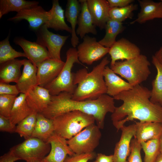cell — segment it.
<instances>
[{"instance_id": "1", "label": "cell", "mask_w": 162, "mask_h": 162, "mask_svg": "<svg viewBox=\"0 0 162 162\" xmlns=\"http://www.w3.org/2000/svg\"><path fill=\"white\" fill-rule=\"evenodd\" d=\"M151 91L140 84L123 92L113 97L123 104L116 107L111 115L112 123L117 131L129 121L162 123V106L150 100Z\"/></svg>"}, {"instance_id": "2", "label": "cell", "mask_w": 162, "mask_h": 162, "mask_svg": "<svg viewBox=\"0 0 162 162\" xmlns=\"http://www.w3.org/2000/svg\"><path fill=\"white\" fill-rule=\"evenodd\" d=\"M72 95L69 93L62 92L52 96L47 107L41 113L47 118L53 119L66 112L80 111L93 116L96 125L102 129L106 114L108 112L112 113L116 108L113 98L107 94L95 100L84 101L73 100Z\"/></svg>"}, {"instance_id": "3", "label": "cell", "mask_w": 162, "mask_h": 162, "mask_svg": "<svg viewBox=\"0 0 162 162\" xmlns=\"http://www.w3.org/2000/svg\"><path fill=\"white\" fill-rule=\"evenodd\" d=\"M110 63L108 57H106L90 72L85 68L73 73L74 83L76 86L72 99L78 101L92 100L106 94L103 72Z\"/></svg>"}, {"instance_id": "4", "label": "cell", "mask_w": 162, "mask_h": 162, "mask_svg": "<svg viewBox=\"0 0 162 162\" xmlns=\"http://www.w3.org/2000/svg\"><path fill=\"white\" fill-rule=\"evenodd\" d=\"M150 65L147 56L140 54L131 59L117 61L110 68L134 87L148 79L151 74Z\"/></svg>"}, {"instance_id": "5", "label": "cell", "mask_w": 162, "mask_h": 162, "mask_svg": "<svg viewBox=\"0 0 162 162\" xmlns=\"http://www.w3.org/2000/svg\"><path fill=\"white\" fill-rule=\"evenodd\" d=\"M53 120L54 132L68 140L95 122L92 116L78 111L64 113Z\"/></svg>"}, {"instance_id": "6", "label": "cell", "mask_w": 162, "mask_h": 162, "mask_svg": "<svg viewBox=\"0 0 162 162\" xmlns=\"http://www.w3.org/2000/svg\"><path fill=\"white\" fill-rule=\"evenodd\" d=\"M66 59L64 66L57 76L45 86L52 96L56 95L62 92L72 94L76 86L74 82L73 73L72 69L75 63L82 65L79 60L77 49L70 48L66 52Z\"/></svg>"}, {"instance_id": "7", "label": "cell", "mask_w": 162, "mask_h": 162, "mask_svg": "<svg viewBox=\"0 0 162 162\" xmlns=\"http://www.w3.org/2000/svg\"><path fill=\"white\" fill-rule=\"evenodd\" d=\"M50 144L37 138L31 137L10 149L20 160L26 162H41L50 152Z\"/></svg>"}, {"instance_id": "8", "label": "cell", "mask_w": 162, "mask_h": 162, "mask_svg": "<svg viewBox=\"0 0 162 162\" xmlns=\"http://www.w3.org/2000/svg\"><path fill=\"white\" fill-rule=\"evenodd\" d=\"M100 129L94 123L90 124L67 140L68 144L75 154L93 152L98 145L101 137Z\"/></svg>"}, {"instance_id": "9", "label": "cell", "mask_w": 162, "mask_h": 162, "mask_svg": "<svg viewBox=\"0 0 162 162\" xmlns=\"http://www.w3.org/2000/svg\"><path fill=\"white\" fill-rule=\"evenodd\" d=\"M109 50L97 42L95 38L88 36L83 38L77 49L80 61L88 65L103 58L109 53Z\"/></svg>"}, {"instance_id": "10", "label": "cell", "mask_w": 162, "mask_h": 162, "mask_svg": "<svg viewBox=\"0 0 162 162\" xmlns=\"http://www.w3.org/2000/svg\"><path fill=\"white\" fill-rule=\"evenodd\" d=\"M39 29L36 42L47 48L51 58L62 60L60 57L61 50L69 36L54 33L48 30L45 25Z\"/></svg>"}, {"instance_id": "11", "label": "cell", "mask_w": 162, "mask_h": 162, "mask_svg": "<svg viewBox=\"0 0 162 162\" xmlns=\"http://www.w3.org/2000/svg\"><path fill=\"white\" fill-rule=\"evenodd\" d=\"M108 53L111 58L110 66L118 60H129L141 54L140 49L137 45L123 38L116 41L110 48Z\"/></svg>"}, {"instance_id": "12", "label": "cell", "mask_w": 162, "mask_h": 162, "mask_svg": "<svg viewBox=\"0 0 162 162\" xmlns=\"http://www.w3.org/2000/svg\"><path fill=\"white\" fill-rule=\"evenodd\" d=\"M47 142L50 145V150L41 162H64L67 156L75 154L69 146L67 140L55 132Z\"/></svg>"}, {"instance_id": "13", "label": "cell", "mask_w": 162, "mask_h": 162, "mask_svg": "<svg viewBox=\"0 0 162 162\" xmlns=\"http://www.w3.org/2000/svg\"><path fill=\"white\" fill-rule=\"evenodd\" d=\"M48 18V11L38 5L21 10L8 20L17 21L25 20L28 22L31 28L37 30L46 24Z\"/></svg>"}, {"instance_id": "14", "label": "cell", "mask_w": 162, "mask_h": 162, "mask_svg": "<svg viewBox=\"0 0 162 162\" xmlns=\"http://www.w3.org/2000/svg\"><path fill=\"white\" fill-rule=\"evenodd\" d=\"M120 130L121 137L116 144L113 154V162H128L127 158L130 152L131 142L136 133V124L124 125Z\"/></svg>"}, {"instance_id": "15", "label": "cell", "mask_w": 162, "mask_h": 162, "mask_svg": "<svg viewBox=\"0 0 162 162\" xmlns=\"http://www.w3.org/2000/svg\"><path fill=\"white\" fill-rule=\"evenodd\" d=\"M65 62L49 58L45 60L37 67V85L44 87L58 75Z\"/></svg>"}, {"instance_id": "16", "label": "cell", "mask_w": 162, "mask_h": 162, "mask_svg": "<svg viewBox=\"0 0 162 162\" xmlns=\"http://www.w3.org/2000/svg\"><path fill=\"white\" fill-rule=\"evenodd\" d=\"M14 42L21 47L28 60L37 67L44 61L51 58L46 48L37 42L17 38Z\"/></svg>"}, {"instance_id": "17", "label": "cell", "mask_w": 162, "mask_h": 162, "mask_svg": "<svg viewBox=\"0 0 162 162\" xmlns=\"http://www.w3.org/2000/svg\"><path fill=\"white\" fill-rule=\"evenodd\" d=\"M26 99L30 107L34 112L41 113L46 108L52 95L48 90L39 86L30 89L26 94Z\"/></svg>"}, {"instance_id": "18", "label": "cell", "mask_w": 162, "mask_h": 162, "mask_svg": "<svg viewBox=\"0 0 162 162\" xmlns=\"http://www.w3.org/2000/svg\"><path fill=\"white\" fill-rule=\"evenodd\" d=\"M140 7L137 18L130 22L140 24L155 19H162V2H156L152 0H138Z\"/></svg>"}, {"instance_id": "19", "label": "cell", "mask_w": 162, "mask_h": 162, "mask_svg": "<svg viewBox=\"0 0 162 162\" xmlns=\"http://www.w3.org/2000/svg\"><path fill=\"white\" fill-rule=\"evenodd\" d=\"M88 8L94 25L100 29L104 28L110 19V7L107 0H87Z\"/></svg>"}, {"instance_id": "20", "label": "cell", "mask_w": 162, "mask_h": 162, "mask_svg": "<svg viewBox=\"0 0 162 162\" xmlns=\"http://www.w3.org/2000/svg\"><path fill=\"white\" fill-rule=\"evenodd\" d=\"M106 87V94L114 97L119 93L132 88L133 86L117 75L110 68L106 66L103 72Z\"/></svg>"}, {"instance_id": "21", "label": "cell", "mask_w": 162, "mask_h": 162, "mask_svg": "<svg viewBox=\"0 0 162 162\" xmlns=\"http://www.w3.org/2000/svg\"><path fill=\"white\" fill-rule=\"evenodd\" d=\"M22 61L23 68L16 85L20 93L26 94L30 89L38 86L37 67L28 59Z\"/></svg>"}, {"instance_id": "22", "label": "cell", "mask_w": 162, "mask_h": 162, "mask_svg": "<svg viewBox=\"0 0 162 162\" xmlns=\"http://www.w3.org/2000/svg\"><path fill=\"white\" fill-rule=\"evenodd\" d=\"M81 5L80 12L78 17V27L76 30L77 35L82 39L86 34H97L96 26L94 25L92 17L88 7L86 0L79 1Z\"/></svg>"}, {"instance_id": "23", "label": "cell", "mask_w": 162, "mask_h": 162, "mask_svg": "<svg viewBox=\"0 0 162 162\" xmlns=\"http://www.w3.org/2000/svg\"><path fill=\"white\" fill-rule=\"evenodd\" d=\"M136 130L134 136L139 143L152 139H159L162 133V123L152 122H135Z\"/></svg>"}, {"instance_id": "24", "label": "cell", "mask_w": 162, "mask_h": 162, "mask_svg": "<svg viewBox=\"0 0 162 162\" xmlns=\"http://www.w3.org/2000/svg\"><path fill=\"white\" fill-rule=\"evenodd\" d=\"M52 3V8L48 11V20L45 25L48 28L64 30L71 34V28L65 22L64 10L60 5L58 1L54 0Z\"/></svg>"}, {"instance_id": "25", "label": "cell", "mask_w": 162, "mask_h": 162, "mask_svg": "<svg viewBox=\"0 0 162 162\" xmlns=\"http://www.w3.org/2000/svg\"><path fill=\"white\" fill-rule=\"evenodd\" d=\"M81 5L79 1L68 0L66 5L65 16L71 25L72 30L71 43L75 48L79 42V38L76 33V28L80 12Z\"/></svg>"}, {"instance_id": "26", "label": "cell", "mask_w": 162, "mask_h": 162, "mask_svg": "<svg viewBox=\"0 0 162 162\" xmlns=\"http://www.w3.org/2000/svg\"><path fill=\"white\" fill-rule=\"evenodd\" d=\"M22 60L15 59L0 64V82H17L22 73Z\"/></svg>"}, {"instance_id": "27", "label": "cell", "mask_w": 162, "mask_h": 162, "mask_svg": "<svg viewBox=\"0 0 162 162\" xmlns=\"http://www.w3.org/2000/svg\"><path fill=\"white\" fill-rule=\"evenodd\" d=\"M26 97V94L23 93L17 97L11 111L9 118L16 125L34 112L28 104Z\"/></svg>"}, {"instance_id": "28", "label": "cell", "mask_w": 162, "mask_h": 162, "mask_svg": "<svg viewBox=\"0 0 162 162\" xmlns=\"http://www.w3.org/2000/svg\"><path fill=\"white\" fill-rule=\"evenodd\" d=\"M54 133L53 120L46 117L41 113H37L36 121L31 137L47 142Z\"/></svg>"}, {"instance_id": "29", "label": "cell", "mask_w": 162, "mask_h": 162, "mask_svg": "<svg viewBox=\"0 0 162 162\" xmlns=\"http://www.w3.org/2000/svg\"><path fill=\"white\" fill-rule=\"evenodd\" d=\"M152 58V63L156 69L157 74L152 82L150 100L153 104L162 106V64L154 55Z\"/></svg>"}, {"instance_id": "30", "label": "cell", "mask_w": 162, "mask_h": 162, "mask_svg": "<svg viewBox=\"0 0 162 162\" xmlns=\"http://www.w3.org/2000/svg\"><path fill=\"white\" fill-rule=\"evenodd\" d=\"M105 29V35L98 42L102 46L110 48L116 41L117 35L124 30V27L122 22L110 19L107 22Z\"/></svg>"}, {"instance_id": "31", "label": "cell", "mask_w": 162, "mask_h": 162, "mask_svg": "<svg viewBox=\"0 0 162 162\" xmlns=\"http://www.w3.org/2000/svg\"><path fill=\"white\" fill-rule=\"evenodd\" d=\"M38 2L25 0H0V18L8 13L21 10L38 5Z\"/></svg>"}, {"instance_id": "32", "label": "cell", "mask_w": 162, "mask_h": 162, "mask_svg": "<svg viewBox=\"0 0 162 162\" xmlns=\"http://www.w3.org/2000/svg\"><path fill=\"white\" fill-rule=\"evenodd\" d=\"M37 113L33 112L17 124L15 133L25 140L31 137L35 124Z\"/></svg>"}, {"instance_id": "33", "label": "cell", "mask_w": 162, "mask_h": 162, "mask_svg": "<svg viewBox=\"0 0 162 162\" xmlns=\"http://www.w3.org/2000/svg\"><path fill=\"white\" fill-rule=\"evenodd\" d=\"M20 57L26 56L24 52L16 51L10 44L8 36L0 42V64Z\"/></svg>"}, {"instance_id": "34", "label": "cell", "mask_w": 162, "mask_h": 162, "mask_svg": "<svg viewBox=\"0 0 162 162\" xmlns=\"http://www.w3.org/2000/svg\"><path fill=\"white\" fill-rule=\"evenodd\" d=\"M137 8V4L133 3L124 7L110 8L109 11L110 19L122 22L127 19H131L133 11Z\"/></svg>"}, {"instance_id": "35", "label": "cell", "mask_w": 162, "mask_h": 162, "mask_svg": "<svg viewBox=\"0 0 162 162\" xmlns=\"http://www.w3.org/2000/svg\"><path fill=\"white\" fill-rule=\"evenodd\" d=\"M140 143L145 153L144 162H154L160 152L159 139L151 140Z\"/></svg>"}, {"instance_id": "36", "label": "cell", "mask_w": 162, "mask_h": 162, "mask_svg": "<svg viewBox=\"0 0 162 162\" xmlns=\"http://www.w3.org/2000/svg\"><path fill=\"white\" fill-rule=\"evenodd\" d=\"M16 96L0 94V115L9 118Z\"/></svg>"}, {"instance_id": "37", "label": "cell", "mask_w": 162, "mask_h": 162, "mask_svg": "<svg viewBox=\"0 0 162 162\" xmlns=\"http://www.w3.org/2000/svg\"><path fill=\"white\" fill-rule=\"evenodd\" d=\"M142 149L140 143L134 137L130 143V152L128 157V162H142L141 155Z\"/></svg>"}, {"instance_id": "38", "label": "cell", "mask_w": 162, "mask_h": 162, "mask_svg": "<svg viewBox=\"0 0 162 162\" xmlns=\"http://www.w3.org/2000/svg\"><path fill=\"white\" fill-rule=\"evenodd\" d=\"M94 156L93 152L75 154L72 156H67L64 162H88L89 160L93 159Z\"/></svg>"}, {"instance_id": "39", "label": "cell", "mask_w": 162, "mask_h": 162, "mask_svg": "<svg viewBox=\"0 0 162 162\" xmlns=\"http://www.w3.org/2000/svg\"><path fill=\"white\" fill-rule=\"evenodd\" d=\"M16 125L13 124L10 118L0 115V131L10 133H15Z\"/></svg>"}, {"instance_id": "40", "label": "cell", "mask_w": 162, "mask_h": 162, "mask_svg": "<svg viewBox=\"0 0 162 162\" xmlns=\"http://www.w3.org/2000/svg\"><path fill=\"white\" fill-rule=\"evenodd\" d=\"M20 93L16 85L0 82V94L16 96Z\"/></svg>"}, {"instance_id": "41", "label": "cell", "mask_w": 162, "mask_h": 162, "mask_svg": "<svg viewBox=\"0 0 162 162\" xmlns=\"http://www.w3.org/2000/svg\"><path fill=\"white\" fill-rule=\"evenodd\" d=\"M110 8H122L133 3L134 0H107Z\"/></svg>"}, {"instance_id": "42", "label": "cell", "mask_w": 162, "mask_h": 162, "mask_svg": "<svg viewBox=\"0 0 162 162\" xmlns=\"http://www.w3.org/2000/svg\"><path fill=\"white\" fill-rule=\"evenodd\" d=\"M19 160V158L10 150L0 157V162H15Z\"/></svg>"}, {"instance_id": "43", "label": "cell", "mask_w": 162, "mask_h": 162, "mask_svg": "<svg viewBox=\"0 0 162 162\" xmlns=\"http://www.w3.org/2000/svg\"><path fill=\"white\" fill-rule=\"evenodd\" d=\"M94 162H113V154L106 155L100 153H98Z\"/></svg>"}, {"instance_id": "44", "label": "cell", "mask_w": 162, "mask_h": 162, "mask_svg": "<svg viewBox=\"0 0 162 162\" xmlns=\"http://www.w3.org/2000/svg\"><path fill=\"white\" fill-rule=\"evenodd\" d=\"M154 56L158 61L162 64V46L156 52Z\"/></svg>"}, {"instance_id": "45", "label": "cell", "mask_w": 162, "mask_h": 162, "mask_svg": "<svg viewBox=\"0 0 162 162\" xmlns=\"http://www.w3.org/2000/svg\"><path fill=\"white\" fill-rule=\"evenodd\" d=\"M154 162H162V152H160Z\"/></svg>"}, {"instance_id": "46", "label": "cell", "mask_w": 162, "mask_h": 162, "mask_svg": "<svg viewBox=\"0 0 162 162\" xmlns=\"http://www.w3.org/2000/svg\"><path fill=\"white\" fill-rule=\"evenodd\" d=\"M159 139L160 143V152H162V133Z\"/></svg>"}, {"instance_id": "47", "label": "cell", "mask_w": 162, "mask_h": 162, "mask_svg": "<svg viewBox=\"0 0 162 162\" xmlns=\"http://www.w3.org/2000/svg\"><path fill=\"white\" fill-rule=\"evenodd\" d=\"M160 1L162 2V0H161Z\"/></svg>"}]
</instances>
